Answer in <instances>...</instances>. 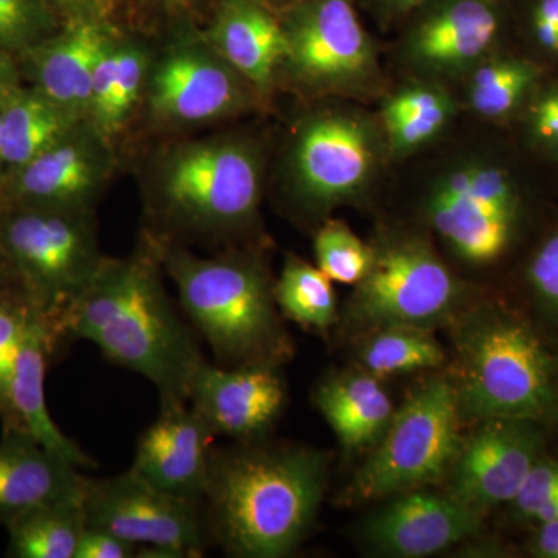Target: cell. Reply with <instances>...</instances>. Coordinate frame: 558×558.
Wrapping results in <instances>:
<instances>
[{"label":"cell","mask_w":558,"mask_h":558,"mask_svg":"<svg viewBox=\"0 0 558 558\" xmlns=\"http://www.w3.org/2000/svg\"><path fill=\"white\" fill-rule=\"evenodd\" d=\"M80 123L83 120L35 87H14L3 100L0 117V153L7 171L35 159Z\"/></svg>","instance_id":"obj_25"},{"label":"cell","mask_w":558,"mask_h":558,"mask_svg":"<svg viewBox=\"0 0 558 558\" xmlns=\"http://www.w3.org/2000/svg\"><path fill=\"white\" fill-rule=\"evenodd\" d=\"M119 35V28L106 22L61 24L49 38L17 54L22 73L35 89L84 121L97 62Z\"/></svg>","instance_id":"obj_19"},{"label":"cell","mask_w":558,"mask_h":558,"mask_svg":"<svg viewBox=\"0 0 558 558\" xmlns=\"http://www.w3.org/2000/svg\"><path fill=\"white\" fill-rule=\"evenodd\" d=\"M377 138L359 117L326 112L304 121L296 134L292 170L311 207H333L359 196L373 178Z\"/></svg>","instance_id":"obj_14"},{"label":"cell","mask_w":558,"mask_h":558,"mask_svg":"<svg viewBox=\"0 0 558 558\" xmlns=\"http://www.w3.org/2000/svg\"><path fill=\"white\" fill-rule=\"evenodd\" d=\"M137 550L138 546L124 542L109 532L86 527L75 558H131L137 556Z\"/></svg>","instance_id":"obj_38"},{"label":"cell","mask_w":558,"mask_h":558,"mask_svg":"<svg viewBox=\"0 0 558 558\" xmlns=\"http://www.w3.org/2000/svg\"><path fill=\"white\" fill-rule=\"evenodd\" d=\"M255 87L207 40L182 44L149 72L150 116L170 126H193L229 119L248 108Z\"/></svg>","instance_id":"obj_12"},{"label":"cell","mask_w":558,"mask_h":558,"mask_svg":"<svg viewBox=\"0 0 558 558\" xmlns=\"http://www.w3.org/2000/svg\"><path fill=\"white\" fill-rule=\"evenodd\" d=\"M13 558H75L86 531L83 499L50 502L22 513L7 524Z\"/></svg>","instance_id":"obj_26"},{"label":"cell","mask_w":558,"mask_h":558,"mask_svg":"<svg viewBox=\"0 0 558 558\" xmlns=\"http://www.w3.org/2000/svg\"><path fill=\"white\" fill-rule=\"evenodd\" d=\"M453 113L450 98L432 87L400 92L384 109L389 146L395 154L425 145L446 128Z\"/></svg>","instance_id":"obj_29"},{"label":"cell","mask_w":558,"mask_h":558,"mask_svg":"<svg viewBox=\"0 0 558 558\" xmlns=\"http://www.w3.org/2000/svg\"><path fill=\"white\" fill-rule=\"evenodd\" d=\"M532 25L539 46L558 51V0H538Z\"/></svg>","instance_id":"obj_39"},{"label":"cell","mask_w":558,"mask_h":558,"mask_svg":"<svg viewBox=\"0 0 558 558\" xmlns=\"http://www.w3.org/2000/svg\"><path fill=\"white\" fill-rule=\"evenodd\" d=\"M453 387L461 414L535 421L553 409V363L519 318L473 307L453 318Z\"/></svg>","instance_id":"obj_5"},{"label":"cell","mask_w":558,"mask_h":558,"mask_svg":"<svg viewBox=\"0 0 558 558\" xmlns=\"http://www.w3.org/2000/svg\"><path fill=\"white\" fill-rule=\"evenodd\" d=\"M215 438L190 403L160 405L159 416L140 436L131 470L165 494L199 505Z\"/></svg>","instance_id":"obj_18"},{"label":"cell","mask_w":558,"mask_h":558,"mask_svg":"<svg viewBox=\"0 0 558 558\" xmlns=\"http://www.w3.org/2000/svg\"><path fill=\"white\" fill-rule=\"evenodd\" d=\"M281 20L284 64L311 90H349L373 76V44L351 0H299Z\"/></svg>","instance_id":"obj_10"},{"label":"cell","mask_w":558,"mask_h":558,"mask_svg":"<svg viewBox=\"0 0 558 558\" xmlns=\"http://www.w3.org/2000/svg\"><path fill=\"white\" fill-rule=\"evenodd\" d=\"M314 248L318 269L340 284H357L374 259V248L341 220H328L318 230Z\"/></svg>","instance_id":"obj_32"},{"label":"cell","mask_w":558,"mask_h":558,"mask_svg":"<svg viewBox=\"0 0 558 558\" xmlns=\"http://www.w3.org/2000/svg\"><path fill=\"white\" fill-rule=\"evenodd\" d=\"M362 369L376 377L439 368L446 351L428 328L387 325L368 330L359 352Z\"/></svg>","instance_id":"obj_27"},{"label":"cell","mask_w":558,"mask_h":558,"mask_svg":"<svg viewBox=\"0 0 558 558\" xmlns=\"http://www.w3.org/2000/svg\"><path fill=\"white\" fill-rule=\"evenodd\" d=\"M529 281L543 304L558 315V233L549 238L532 259Z\"/></svg>","instance_id":"obj_36"},{"label":"cell","mask_w":558,"mask_h":558,"mask_svg":"<svg viewBox=\"0 0 558 558\" xmlns=\"http://www.w3.org/2000/svg\"><path fill=\"white\" fill-rule=\"evenodd\" d=\"M61 24L106 22L113 24L117 0H43Z\"/></svg>","instance_id":"obj_37"},{"label":"cell","mask_w":558,"mask_h":558,"mask_svg":"<svg viewBox=\"0 0 558 558\" xmlns=\"http://www.w3.org/2000/svg\"><path fill=\"white\" fill-rule=\"evenodd\" d=\"M535 553L539 557L558 558V519L542 523L535 542Z\"/></svg>","instance_id":"obj_41"},{"label":"cell","mask_w":558,"mask_h":558,"mask_svg":"<svg viewBox=\"0 0 558 558\" xmlns=\"http://www.w3.org/2000/svg\"><path fill=\"white\" fill-rule=\"evenodd\" d=\"M277 363L211 365L194 373L189 403L215 436L248 440L264 435L284 409V379Z\"/></svg>","instance_id":"obj_15"},{"label":"cell","mask_w":558,"mask_h":558,"mask_svg":"<svg viewBox=\"0 0 558 558\" xmlns=\"http://www.w3.org/2000/svg\"><path fill=\"white\" fill-rule=\"evenodd\" d=\"M161 270L150 231L128 258H106L62 315V339L90 341L113 365L153 381L160 405L189 403L191 380L205 359L172 306Z\"/></svg>","instance_id":"obj_1"},{"label":"cell","mask_w":558,"mask_h":558,"mask_svg":"<svg viewBox=\"0 0 558 558\" xmlns=\"http://www.w3.org/2000/svg\"><path fill=\"white\" fill-rule=\"evenodd\" d=\"M534 128L539 137L558 145V92L546 95L535 106Z\"/></svg>","instance_id":"obj_40"},{"label":"cell","mask_w":558,"mask_h":558,"mask_svg":"<svg viewBox=\"0 0 558 558\" xmlns=\"http://www.w3.org/2000/svg\"><path fill=\"white\" fill-rule=\"evenodd\" d=\"M264 3L270 7H277V9L286 10L289 9L293 3L299 2V0H263Z\"/></svg>","instance_id":"obj_44"},{"label":"cell","mask_w":558,"mask_h":558,"mask_svg":"<svg viewBox=\"0 0 558 558\" xmlns=\"http://www.w3.org/2000/svg\"><path fill=\"white\" fill-rule=\"evenodd\" d=\"M274 293L279 312L301 328L328 330L337 322L332 281L304 259L288 256Z\"/></svg>","instance_id":"obj_28"},{"label":"cell","mask_w":558,"mask_h":558,"mask_svg":"<svg viewBox=\"0 0 558 558\" xmlns=\"http://www.w3.org/2000/svg\"><path fill=\"white\" fill-rule=\"evenodd\" d=\"M150 68L153 62L148 50L135 40L121 36L108 102L101 112L87 123L92 130L108 142L123 130L132 110L146 92Z\"/></svg>","instance_id":"obj_30"},{"label":"cell","mask_w":558,"mask_h":558,"mask_svg":"<svg viewBox=\"0 0 558 558\" xmlns=\"http://www.w3.org/2000/svg\"><path fill=\"white\" fill-rule=\"evenodd\" d=\"M314 402L347 450L376 444L395 414L379 377L365 369L323 380L315 389Z\"/></svg>","instance_id":"obj_24"},{"label":"cell","mask_w":558,"mask_h":558,"mask_svg":"<svg viewBox=\"0 0 558 558\" xmlns=\"http://www.w3.org/2000/svg\"><path fill=\"white\" fill-rule=\"evenodd\" d=\"M459 418L453 381L436 377L418 388L355 475L352 499L376 501L442 478L461 451Z\"/></svg>","instance_id":"obj_7"},{"label":"cell","mask_w":558,"mask_h":558,"mask_svg":"<svg viewBox=\"0 0 558 558\" xmlns=\"http://www.w3.org/2000/svg\"><path fill=\"white\" fill-rule=\"evenodd\" d=\"M87 527L138 546V557H197L204 550L199 505L165 494L128 470L112 478H86Z\"/></svg>","instance_id":"obj_9"},{"label":"cell","mask_w":558,"mask_h":558,"mask_svg":"<svg viewBox=\"0 0 558 558\" xmlns=\"http://www.w3.org/2000/svg\"><path fill=\"white\" fill-rule=\"evenodd\" d=\"M156 240L182 310L220 366L282 365L292 354V343L279 317L274 286L255 256L227 252L202 258L179 242Z\"/></svg>","instance_id":"obj_3"},{"label":"cell","mask_w":558,"mask_h":558,"mask_svg":"<svg viewBox=\"0 0 558 558\" xmlns=\"http://www.w3.org/2000/svg\"><path fill=\"white\" fill-rule=\"evenodd\" d=\"M464 289L421 238L388 240L374 248L368 274L355 284L347 318L360 329L387 325L433 328L457 317Z\"/></svg>","instance_id":"obj_8"},{"label":"cell","mask_w":558,"mask_h":558,"mask_svg":"<svg viewBox=\"0 0 558 558\" xmlns=\"http://www.w3.org/2000/svg\"><path fill=\"white\" fill-rule=\"evenodd\" d=\"M3 100H5V98H3ZM3 100L0 101V117H2ZM5 172H7L5 163H3L2 153H0V183H2L3 175H5Z\"/></svg>","instance_id":"obj_46"},{"label":"cell","mask_w":558,"mask_h":558,"mask_svg":"<svg viewBox=\"0 0 558 558\" xmlns=\"http://www.w3.org/2000/svg\"><path fill=\"white\" fill-rule=\"evenodd\" d=\"M535 75L534 65L524 61L488 62L473 75L470 102L481 116L498 119L515 108Z\"/></svg>","instance_id":"obj_31"},{"label":"cell","mask_w":558,"mask_h":558,"mask_svg":"<svg viewBox=\"0 0 558 558\" xmlns=\"http://www.w3.org/2000/svg\"><path fill=\"white\" fill-rule=\"evenodd\" d=\"M86 476L25 429L3 428L0 439V524L50 502L83 499Z\"/></svg>","instance_id":"obj_20"},{"label":"cell","mask_w":558,"mask_h":558,"mask_svg":"<svg viewBox=\"0 0 558 558\" xmlns=\"http://www.w3.org/2000/svg\"><path fill=\"white\" fill-rule=\"evenodd\" d=\"M0 260L61 332L62 315L89 288L106 256L94 211L0 205Z\"/></svg>","instance_id":"obj_6"},{"label":"cell","mask_w":558,"mask_h":558,"mask_svg":"<svg viewBox=\"0 0 558 558\" xmlns=\"http://www.w3.org/2000/svg\"><path fill=\"white\" fill-rule=\"evenodd\" d=\"M389 498L363 526V538L384 556L428 557L480 532L481 512L451 494L411 488Z\"/></svg>","instance_id":"obj_16"},{"label":"cell","mask_w":558,"mask_h":558,"mask_svg":"<svg viewBox=\"0 0 558 558\" xmlns=\"http://www.w3.org/2000/svg\"><path fill=\"white\" fill-rule=\"evenodd\" d=\"M148 5L156 7V9L178 11L185 10L193 3L199 2V0H145Z\"/></svg>","instance_id":"obj_42"},{"label":"cell","mask_w":558,"mask_h":558,"mask_svg":"<svg viewBox=\"0 0 558 558\" xmlns=\"http://www.w3.org/2000/svg\"><path fill=\"white\" fill-rule=\"evenodd\" d=\"M5 278L11 279L9 271L5 270V267H0V292L7 288H11V286L7 284ZM11 281H13V279H11Z\"/></svg>","instance_id":"obj_45"},{"label":"cell","mask_w":558,"mask_h":558,"mask_svg":"<svg viewBox=\"0 0 558 558\" xmlns=\"http://www.w3.org/2000/svg\"><path fill=\"white\" fill-rule=\"evenodd\" d=\"M529 421L490 418L462 444L450 494L483 513L512 502L537 459L538 439Z\"/></svg>","instance_id":"obj_17"},{"label":"cell","mask_w":558,"mask_h":558,"mask_svg":"<svg viewBox=\"0 0 558 558\" xmlns=\"http://www.w3.org/2000/svg\"><path fill=\"white\" fill-rule=\"evenodd\" d=\"M205 40L258 94L271 89L288 51L281 20L263 0H219Z\"/></svg>","instance_id":"obj_22"},{"label":"cell","mask_w":558,"mask_h":558,"mask_svg":"<svg viewBox=\"0 0 558 558\" xmlns=\"http://www.w3.org/2000/svg\"><path fill=\"white\" fill-rule=\"evenodd\" d=\"M35 310L16 286L0 292V421L3 428L14 425L11 385L22 339Z\"/></svg>","instance_id":"obj_33"},{"label":"cell","mask_w":558,"mask_h":558,"mask_svg":"<svg viewBox=\"0 0 558 558\" xmlns=\"http://www.w3.org/2000/svg\"><path fill=\"white\" fill-rule=\"evenodd\" d=\"M62 340L53 319L35 310L22 339L13 385L11 409L14 425L25 429L44 449L64 458L75 468H95L94 461L54 424L46 402V371L50 355Z\"/></svg>","instance_id":"obj_21"},{"label":"cell","mask_w":558,"mask_h":558,"mask_svg":"<svg viewBox=\"0 0 558 558\" xmlns=\"http://www.w3.org/2000/svg\"><path fill=\"white\" fill-rule=\"evenodd\" d=\"M263 160L253 143L220 135L172 145L154 161L148 182L149 211L175 242L223 241L244 233L258 216Z\"/></svg>","instance_id":"obj_4"},{"label":"cell","mask_w":558,"mask_h":558,"mask_svg":"<svg viewBox=\"0 0 558 558\" xmlns=\"http://www.w3.org/2000/svg\"><path fill=\"white\" fill-rule=\"evenodd\" d=\"M381 2L398 11H409L424 3L425 0H381Z\"/></svg>","instance_id":"obj_43"},{"label":"cell","mask_w":558,"mask_h":558,"mask_svg":"<svg viewBox=\"0 0 558 558\" xmlns=\"http://www.w3.org/2000/svg\"><path fill=\"white\" fill-rule=\"evenodd\" d=\"M60 25L43 0H0V51L21 54L49 38Z\"/></svg>","instance_id":"obj_34"},{"label":"cell","mask_w":558,"mask_h":558,"mask_svg":"<svg viewBox=\"0 0 558 558\" xmlns=\"http://www.w3.org/2000/svg\"><path fill=\"white\" fill-rule=\"evenodd\" d=\"M515 213L508 172L484 163L451 171L428 201V218L439 236L473 264L492 263L505 252Z\"/></svg>","instance_id":"obj_11"},{"label":"cell","mask_w":558,"mask_h":558,"mask_svg":"<svg viewBox=\"0 0 558 558\" xmlns=\"http://www.w3.org/2000/svg\"><path fill=\"white\" fill-rule=\"evenodd\" d=\"M512 502L524 519L538 523L558 519V462H535Z\"/></svg>","instance_id":"obj_35"},{"label":"cell","mask_w":558,"mask_h":558,"mask_svg":"<svg viewBox=\"0 0 558 558\" xmlns=\"http://www.w3.org/2000/svg\"><path fill=\"white\" fill-rule=\"evenodd\" d=\"M328 459L307 447L211 453L204 499L213 532L234 557L289 556L310 534Z\"/></svg>","instance_id":"obj_2"},{"label":"cell","mask_w":558,"mask_h":558,"mask_svg":"<svg viewBox=\"0 0 558 558\" xmlns=\"http://www.w3.org/2000/svg\"><path fill=\"white\" fill-rule=\"evenodd\" d=\"M113 167L110 142L83 121L35 159L5 172L0 205L92 211Z\"/></svg>","instance_id":"obj_13"},{"label":"cell","mask_w":558,"mask_h":558,"mask_svg":"<svg viewBox=\"0 0 558 558\" xmlns=\"http://www.w3.org/2000/svg\"><path fill=\"white\" fill-rule=\"evenodd\" d=\"M498 11L490 0H447L418 24L411 51L433 69L464 68L497 38Z\"/></svg>","instance_id":"obj_23"}]
</instances>
